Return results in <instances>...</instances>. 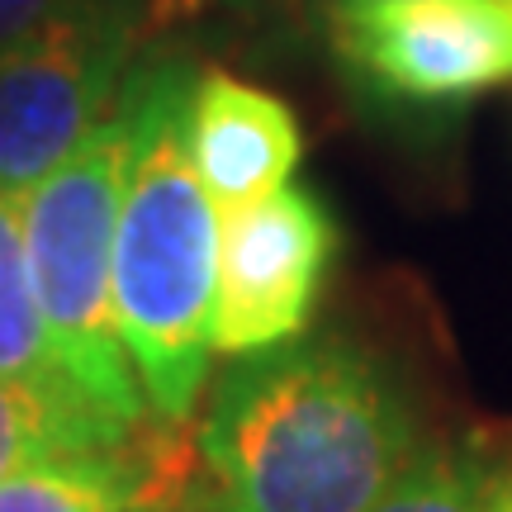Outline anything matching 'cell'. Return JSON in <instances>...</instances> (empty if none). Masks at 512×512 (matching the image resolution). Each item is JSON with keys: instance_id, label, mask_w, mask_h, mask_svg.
Returning a JSON list of instances; mask_svg holds the SVG:
<instances>
[{"instance_id": "3957f363", "label": "cell", "mask_w": 512, "mask_h": 512, "mask_svg": "<svg viewBox=\"0 0 512 512\" xmlns=\"http://www.w3.org/2000/svg\"><path fill=\"white\" fill-rule=\"evenodd\" d=\"M128 152L133 119L114 100V110L34 190L19 195V209L57 366L95 413H105L124 432H138L152 408L114 313V228L128 181Z\"/></svg>"}, {"instance_id": "9a60e30c", "label": "cell", "mask_w": 512, "mask_h": 512, "mask_svg": "<svg viewBox=\"0 0 512 512\" xmlns=\"http://www.w3.org/2000/svg\"><path fill=\"white\" fill-rule=\"evenodd\" d=\"M498 512H512V470L503 479V494H498Z\"/></svg>"}, {"instance_id": "7a4b0ae2", "label": "cell", "mask_w": 512, "mask_h": 512, "mask_svg": "<svg viewBox=\"0 0 512 512\" xmlns=\"http://www.w3.org/2000/svg\"><path fill=\"white\" fill-rule=\"evenodd\" d=\"M190 91V62L166 53L133 62L119 91L133 152L114 228V313L147 408L166 422H195L219 299V209L190 162Z\"/></svg>"}, {"instance_id": "5bb4252c", "label": "cell", "mask_w": 512, "mask_h": 512, "mask_svg": "<svg viewBox=\"0 0 512 512\" xmlns=\"http://www.w3.org/2000/svg\"><path fill=\"white\" fill-rule=\"evenodd\" d=\"M366 5H394V0H323V10H328V19L351 15V10H366Z\"/></svg>"}, {"instance_id": "6da1fadb", "label": "cell", "mask_w": 512, "mask_h": 512, "mask_svg": "<svg viewBox=\"0 0 512 512\" xmlns=\"http://www.w3.org/2000/svg\"><path fill=\"white\" fill-rule=\"evenodd\" d=\"M195 432V512H370L418 456V422L394 375L347 337L247 356Z\"/></svg>"}, {"instance_id": "ba28073f", "label": "cell", "mask_w": 512, "mask_h": 512, "mask_svg": "<svg viewBox=\"0 0 512 512\" xmlns=\"http://www.w3.org/2000/svg\"><path fill=\"white\" fill-rule=\"evenodd\" d=\"M133 432L114 427L76 394H48L34 384L0 375V479L38 460L81 456V451H124Z\"/></svg>"}, {"instance_id": "8992f818", "label": "cell", "mask_w": 512, "mask_h": 512, "mask_svg": "<svg viewBox=\"0 0 512 512\" xmlns=\"http://www.w3.org/2000/svg\"><path fill=\"white\" fill-rule=\"evenodd\" d=\"M351 72L389 100L456 105L512 81V0H394L332 19Z\"/></svg>"}, {"instance_id": "5b68a950", "label": "cell", "mask_w": 512, "mask_h": 512, "mask_svg": "<svg viewBox=\"0 0 512 512\" xmlns=\"http://www.w3.org/2000/svg\"><path fill=\"white\" fill-rule=\"evenodd\" d=\"M337 256V223L309 185H280L219 223V299L214 351H256L299 342L323 275Z\"/></svg>"}, {"instance_id": "277c9868", "label": "cell", "mask_w": 512, "mask_h": 512, "mask_svg": "<svg viewBox=\"0 0 512 512\" xmlns=\"http://www.w3.org/2000/svg\"><path fill=\"white\" fill-rule=\"evenodd\" d=\"M143 43L138 0H76L0 48V190L24 195L124 91Z\"/></svg>"}, {"instance_id": "7c38bea8", "label": "cell", "mask_w": 512, "mask_h": 512, "mask_svg": "<svg viewBox=\"0 0 512 512\" xmlns=\"http://www.w3.org/2000/svg\"><path fill=\"white\" fill-rule=\"evenodd\" d=\"M285 5L290 0H138V10H143V38L200 29V24H214V19L261 24V19H275Z\"/></svg>"}, {"instance_id": "8fae6325", "label": "cell", "mask_w": 512, "mask_h": 512, "mask_svg": "<svg viewBox=\"0 0 512 512\" xmlns=\"http://www.w3.org/2000/svg\"><path fill=\"white\" fill-rule=\"evenodd\" d=\"M508 470L475 446H418L370 512H498Z\"/></svg>"}, {"instance_id": "30bf717a", "label": "cell", "mask_w": 512, "mask_h": 512, "mask_svg": "<svg viewBox=\"0 0 512 512\" xmlns=\"http://www.w3.org/2000/svg\"><path fill=\"white\" fill-rule=\"evenodd\" d=\"M0 375L48 389V394H76V384L57 366L48 323L38 309L29 242H24V209L5 190H0Z\"/></svg>"}, {"instance_id": "52a82bcc", "label": "cell", "mask_w": 512, "mask_h": 512, "mask_svg": "<svg viewBox=\"0 0 512 512\" xmlns=\"http://www.w3.org/2000/svg\"><path fill=\"white\" fill-rule=\"evenodd\" d=\"M190 162L214 209L233 214L294 176L304 133L280 95L228 72H200L190 91Z\"/></svg>"}, {"instance_id": "9c48e42d", "label": "cell", "mask_w": 512, "mask_h": 512, "mask_svg": "<svg viewBox=\"0 0 512 512\" xmlns=\"http://www.w3.org/2000/svg\"><path fill=\"white\" fill-rule=\"evenodd\" d=\"M138 503H143L138 432L124 451L53 456L0 479V512H133Z\"/></svg>"}, {"instance_id": "4fadbf2b", "label": "cell", "mask_w": 512, "mask_h": 512, "mask_svg": "<svg viewBox=\"0 0 512 512\" xmlns=\"http://www.w3.org/2000/svg\"><path fill=\"white\" fill-rule=\"evenodd\" d=\"M76 0H0V48H10L15 38L34 34L43 19L62 15Z\"/></svg>"}, {"instance_id": "2e32d148", "label": "cell", "mask_w": 512, "mask_h": 512, "mask_svg": "<svg viewBox=\"0 0 512 512\" xmlns=\"http://www.w3.org/2000/svg\"><path fill=\"white\" fill-rule=\"evenodd\" d=\"M133 512H171V508H147V503H138V508H133Z\"/></svg>"}]
</instances>
